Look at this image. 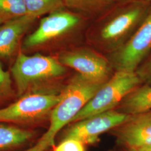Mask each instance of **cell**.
<instances>
[{
  "mask_svg": "<svg viewBox=\"0 0 151 151\" xmlns=\"http://www.w3.org/2000/svg\"><path fill=\"white\" fill-rule=\"evenodd\" d=\"M151 3L118 2L90 22L85 39L88 43L107 52L120 48L145 20Z\"/></svg>",
  "mask_w": 151,
  "mask_h": 151,
  "instance_id": "1",
  "label": "cell"
},
{
  "mask_svg": "<svg viewBox=\"0 0 151 151\" xmlns=\"http://www.w3.org/2000/svg\"><path fill=\"white\" fill-rule=\"evenodd\" d=\"M106 82L92 81L78 73L73 76L62 91L60 102L51 112L48 129L37 142L47 150L54 147L58 133L65 125L70 123Z\"/></svg>",
  "mask_w": 151,
  "mask_h": 151,
  "instance_id": "2",
  "label": "cell"
},
{
  "mask_svg": "<svg viewBox=\"0 0 151 151\" xmlns=\"http://www.w3.org/2000/svg\"><path fill=\"white\" fill-rule=\"evenodd\" d=\"M91 22L65 7L54 11L41 19L38 28L25 39L24 47L33 48L65 37L85 38Z\"/></svg>",
  "mask_w": 151,
  "mask_h": 151,
  "instance_id": "3",
  "label": "cell"
},
{
  "mask_svg": "<svg viewBox=\"0 0 151 151\" xmlns=\"http://www.w3.org/2000/svg\"><path fill=\"white\" fill-rule=\"evenodd\" d=\"M67 67L57 58L43 54L27 55L20 53L11 68L17 95L22 97L47 81L65 75Z\"/></svg>",
  "mask_w": 151,
  "mask_h": 151,
  "instance_id": "4",
  "label": "cell"
},
{
  "mask_svg": "<svg viewBox=\"0 0 151 151\" xmlns=\"http://www.w3.org/2000/svg\"><path fill=\"white\" fill-rule=\"evenodd\" d=\"M141 83L135 72L116 71L70 123L113 110Z\"/></svg>",
  "mask_w": 151,
  "mask_h": 151,
  "instance_id": "5",
  "label": "cell"
},
{
  "mask_svg": "<svg viewBox=\"0 0 151 151\" xmlns=\"http://www.w3.org/2000/svg\"><path fill=\"white\" fill-rule=\"evenodd\" d=\"M62 97V91H42L33 90L20 99L0 109V122L32 123L39 122L51 114Z\"/></svg>",
  "mask_w": 151,
  "mask_h": 151,
  "instance_id": "6",
  "label": "cell"
},
{
  "mask_svg": "<svg viewBox=\"0 0 151 151\" xmlns=\"http://www.w3.org/2000/svg\"><path fill=\"white\" fill-rule=\"evenodd\" d=\"M151 53V10L127 42L107 58L116 71L135 72Z\"/></svg>",
  "mask_w": 151,
  "mask_h": 151,
  "instance_id": "7",
  "label": "cell"
},
{
  "mask_svg": "<svg viewBox=\"0 0 151 151\" xmlns=\"http://www.w3.org/2000/svg\"><path fill=\"white\" fill-rule=\"evenodd\" d=\"M57 59L65 67L71 68L86 78L96 82L108 81L113 68L108 58L86 47L63 51Z\"/></svg>",
  "mask_w": 151,
  "mask_h": 151,
  "instance_id": "8",
  "label": "cell"
},
{
  "mask_svg": "<svg viewBox=\"0 0 151 151\" xmlns=\"http://www.w3.org/2000/svg\"><path fill=\"white\" fill-rule=\"evenodd\" d=\"M129 116L113 109L82 119L65 129L60 136V142L75 139L85 145L95 144L102 133L123 123Z\"/></svg>",
  "mask_w": 151,
  "mask_h": 151,
  "instance_id": "9",
  "label": "cell"
},
{
  "mask_svg": "<svg viewBox=\"0 0 151 151\" xmlns=\"http://www.w3.org/2000/svg\"><path fill=\"white\" fill-rule=\"evenodd\" d=\"M118 143L127 150L151 146V110L129 115L112 129Z\"/></svg>",
  "mask_w": 151,
  "mask_h": 151,
  "instance_id": "10",
  "label": "cell"
},
{
  "mask_svg": "<svg viewBox=\"0 0 151 151\" xmlns=\"http://www.w3.org/2000/svg\"><path fill=\"white\" fill-rule=\"evenodd\" d=\"M36 18L27 15L10 18L0 25V58H8L16 52L22 35Z\"/></svg>",
  "mask_w": 151,
  "mask_h": 151,
  "instance_id": "11",
  "label": "cell"
},
{
  "mask_svg": "<svg viewBox=\"0 0 151 151\" xmlns=\"http://www.w3.org/2000/svg\"><path fill=\"white\" fill-rule=\"evenodd\" d=\"M37 134L31 130L0 124V151H14L27 146Z\"/></svg>",
  "mask_w": 151,
  "mask_h": 151,
  "instance_id": "12",
  "label": "cell"
},
{
  "mask_svg": "<svg viewBox=\"0 0 151 151\" xmlns=\"http://www.w3.org/2000/svg\"><path fill=\"white\" fill-rule=\"evenodd\" d=\"M151 110V85L137 87L128 94L118 105V111L133 115Z\"/></svg>",
  "mask_w": 151,
  "mask_h": 151,
  "instance_id": "13",
  "label": "cell"
},
{
  "mask_svg": "<svg viewBox=\"0 0 151 151\" xmlns=\"http://www.w3.org/2000/svg\"><path fill=\"white\" fill-rule=\"evenodd\" d=\"M65 7L92 21L116 2L115 0H63Z\"/></svg>",
  "mask_w": 151,
  "mask_h": 151,
  "instance_id": "14",
  "label": "cell"
},
{
  "mask_svg": "<svg viewBox=\"0 0 151 151\" xmlns=\"http://www.w3.org/2000/svg\"><path fill=\"white\" fill-rule=\"evenodd\" d=\"M27 14L37 19L65 8L63 0H24Z\"/></svg>",
  "mask_w": 151,
  "mask_h": 151,
  "instance_id": "15",
  "label": "cell"
},
{
  "mask_svg": "<svg viewBox=\"0 0 151 151\" xmlns=\"http://www.w3.org/2000/svg\"><path fill=\"white\" fill-rule=\"evenodd\" d=\"M0 15L10 18L27 15L24 0H0Z\"/></svg>",
  "mask_w": 151,
  "mask_h": 151,
  "instance_id": "16",
  "label": "cell"
},
{
  "mask_svg": "<svg viewBox=\"0 0 151 151\" xmlns=\"http://www.w3.org/2000/svg\"><path fill=\"white\" fill-rule=\"evenodd\" d=\"M12 92L10 75L4 70L0 63V99L11 96Z\"/></svg>",
  "mask_w": 151,
  "mask_h": 151,
  "instance_id": "17",
  "label": "cell"
},
{
  "mask_svg": "<svg viewBox=\"0 0 151 151\" xmlns=\"http://www.w3.org/2000/svg\"><path fill=\"white\" fill-rule=\"evenodd\" d=\"M53 151H86L85 145L79 140L67 139L54 146Z\"/></svg>",
  "mask_w": 151,
  "mask_h": 151,
  "instance_id": "18",
  "label": "cell"
},
{
  "mask_svg": "<svg viewBox=\"0 0 151 151\" xmlns=\"http://www.w3.org/2000/svg\"><path fill=\"white\" fill-rule=\"evenodd\" d=\"M141 82L151 85V53L135 71Z\"/></svg>",
  "mask_w": 151,
  "mask_h": 151,
  "instance_id": "19",
  "label": "cell"
},
{
  "mask_svg": "<svg viewBox=\"0 0 151 151\" xmlns=\"http://www.w3.org/2000/svg\"><path fill=\"white\" fill-rule=\"evenodd\" d=\"M47 150L43 146H42L39 143L37 142L34 146L22 151H46Z\"/></svg>",
  "mask_w": 151,
  "mask_h": 151,
  "instance_id": "20",
  "label": "cell"
},
{
  "mask_svg": "<svg viewBox=\"0 0 151 151\" xmlns=\"http://www.w3.org/2000/svg\"><path fill=\"white\" fill-rule=\"evenodd\" d=\"M118 2H144L151 3V0H115Z\"/></svg>",
  "mask_w": 151,
  "mask_h": 151,
  "instance_id": "21",
  "label": "cell"
},
{
  "mask_svg": "<svg viewBox=\"0 0 151 151\" xmlns=\"http://www.w3.org/2000/svg\"><path fill=\"white\" fill-rule=\"evenodd\" d=\"M127 151H151V147H143L140 148H137V149H132L127 150Z\"/></svg>",
  "mask_w": 151,
  "mask_h": 151,
  "instance_id": "22",
  "label": "cell"
},
{
  "mask_svg": "<svg viewBox=\"0 0 151 151\" xmlns=\"http://www.w3.org/2000/svg\"><path fill=\"white\" fill-rule=\"evenodd\" d=\"M8 20V17L6 16L0 15V25Z\"/></svg>",
  "mask_w": 151,
  "mask_h": 151,
  "instance_id": "23",
  "label": "cell"
},
{
  "mask_svg": "<svg viewBox=\"0 0 151 151\" xmlns=\"http://www.w3.org/2000/svg\"></svg>",
  "mask_w": 151,
  "mask_h": 151,
  "instance_id": "24",
  "label": "cell"
}]
</instances>
